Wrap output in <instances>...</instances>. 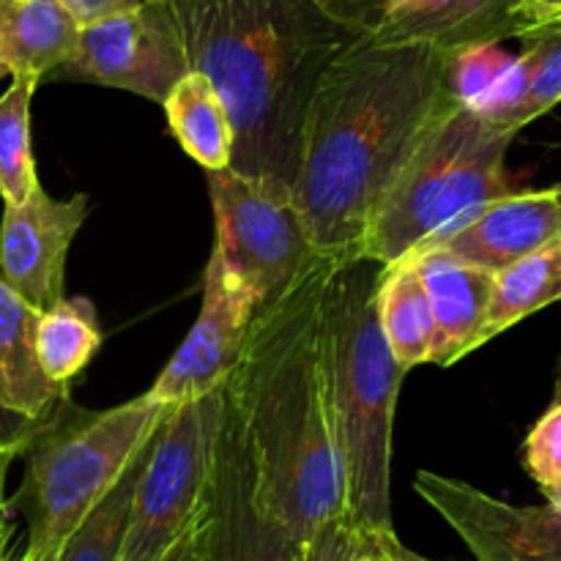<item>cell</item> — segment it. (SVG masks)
<instances>
[{
  "instance_id": "cell-1",
  "label": "cell",
  "mask_w": 561,
  "mask_h": 561,
  "mask_svg": "<svg viewBox=\"0 0 561 561\" xmlns=\"http://www.w3.org/2000/svg\"><path fill=\"white\" fill-rule=\"evenodd\" d=\"M449 55L425 42L351 44L316 88L290 192L312 247L362 255L370 219L411 153L453 107Z\"/></svg>"
},
{
  "instance_id": "cell-2",
  "label": "cell",
  "mask_w": 561,
  "mask_h": 561,
  "mask_svg": "<svg viewBox=\"0 0 561 561\" xmlns=\"http://www.w3.org/2000/svg\"><path fill=\"white\" fill-rule=\"evenodd\" d=\"M334 261L318 257L277 299L257 307L225 381V405L268 513L307 548L345 515L318 359V310Z\"/></svg>"
},
{
  "instance_id": "cell-3",
  "label": "cell",
  "mask_w": 561,
  "mask_h": 561,
  "mask_svg": "<svg viewBox=\"0 0 561 561\" xmlns=\"http://www.w3.org/2000/svg\"><path fill=\"white\" fill-rule=\"evenodd\" d=\"M190 71L233 124L230 170L294 186L307 110L323 71L359 42L316 0H168Z\"/></svg>"
},
{
  "instance_id": "cell-4",
  "label": "cell",
  "mask_w": 561,
  "mask_h": 561,
  "mask_svg": "<svg viewBox=\"0 0 561 561\" xmlns=\"http://www.w3.org/2000/svg\"><path fill=\"white\" fill-rule=\"evenodd\" d=\"M383 266L334 261L318 310V359L343 480L345 518L362 535H392V427L405 370L378 321Z\"/></svg>"
},
{
  "instance_id": "cell-5",
  "label": "cell",
  "mask_w": 561,
  "mask_h": 561,
  "mask_svg": "<svg viewBox=\"0 0 561 561\" xmlns=\"http://www.w3.org/2000/svg\"><path fill=\"white\" fill-rule=\"evenodd\" d=\"M173 405L151 394L88 411L66 400L22 449L25 480L9 507L25 518V561L55 557L66 537L121 480Z\"/></svg>"
},
{
  "instance_id": "cell-6",
  "label": "cell",
  "mask_w": 561,
  "mask_h": 561,
  "mask_svg": "<svg viewBox=\"0 0 561 561\" xmlns=\"http://www.w3.org/2000/svg\"><path fill=\"white\" fill-rule=\"evenodd\" d=\"M513 140V131L488 124L474 110H449L387 190L362 255L392 266L460 214L513 195L504 168Z\"/></svg>"
},
{
  "instance_id": "cell-7",
  "label": "cell",
  "mask_w": 561,
  "mask_h": 561,
  "mask_svg": "<svg viewBox=\"0 0 561 561\" xmlns=\"http://www.w3.org/2000/svg\"><path fill=\"white\" fill-rule=\"evenodd\" d=\"M225 387L173 405L153 436L135 485L129 529L118 561H159L206 510Z\"/></svg>"
},
{
  "instance_id": "cell-8",
  "label": "cell",
  "mask_w": 561,
  "mask_h": 561,
  "mask_svg": "<svg viewBox=\"0 0 561 561\" xmlns=\"http://www.w3.org/2000/svg\"><path fill=\"white\" fill-rule=\"evenodd\" d=\"M206 175L217 225L214 250L250 290L255 305L263 307L321 257L312 247L294 192L277 181L230 168Z\"/></svg>"
},
{
  "instance_id": "cell-9",
  "label": "cell",
  "mask_w": 561,
  "mask_h": 561,
  "mask_svg": "<svg viewBox=\"0 0 561 561\" xmlns=\"http://www.w3.org/2000/svg\"><path fill=\"white\" fill-rule=\"evenodd\" d=\"M184 75L190 60L168 0H142L82 27L75 55L49 80L118 88L162 104Z\"/></svg>"
},
{
  "instance_id": "cell-10",
  "label": "cell",
  "mask_w": 561,
  "mask_h": 561,
  "mask_svg": "<svg viewBox=\"0 0 561 561\" xmlns=\"http://www.w3.org/2000/svg\"><path fill=\"white\" fill-rule=\"evenodd\" d=\"M305 546L268 513L252 477L244 442L225 405L206 499L201 561H301Z\"/></svg>"
},
{
  "instance_id": "cell-11",
  "label": "cell",
  "mask_w": 561,
  "mask_h": 561,
  "mask_svg": "<svg viewBox=\"0 0 561 561\" xmlns=\"http://www.w3.org/2000/svg\"><path fill=\"white\" fill-rule=\"evenodd\" d=\"M255 312L257 305L250 290L225 266L222 255L211 250L203 274V305L195 327L159 373L148 394L164 405H181L222 389L239 359Z\"/></svg>"
},
{
  "instance_id": "cell-12",
  "label": "cell",
  "mask_w": 561,
  "mask_h": 561,
  "mask_svg": "<svg viewBox=\"0 0 561 561\" xmlns=\"http://www.w3.org/2000/svg\"><path fill=\"white\" fill-rule=\"evenodd\" d=\"M414 488L480 561H561V515L548 504L518 507L433 471Z\"/></svg>"
},
{
  "instance_id": "cell-13",
  "label": "cell",
  "mask_w": 561,
  "mask_h": 561,
  "mask_svg": "<svg viewBox=\"0 0 561 561\" xmlns=\"http://www.w3.org/2000/svg\"><path fill=\"white\" fill-rule=\"evenodd\" d=\"M557 239H561L557 192H513L460 214L409 255H444L496 274Z\"/></svg>"
},
{
  "instance_id": "cell-14",
  "label": "cell",
  "mask_w": 561,
  "mask_h": 561,
  "mask_svg": "<svg viewBox=\"0 0 561 561\" xmlns=\"http://www.w3.org/2000/svg\"><path fill=\"white\" fill-rule=\"evenodd\" d=\"M88 217V195L55 201L38 186L22 206H3L0 279L36 312L64 299L66 255Z\"/></svg>"
},
{
  "instance_id": "cell-15",
  "label": "cell",
  "mask_w": 561,
  "mask_h": 561,
  "mask_svg": "<svg viewBox=\"0 0 561 561\" xmlns=\"http://www.w3.org/2000/svg\"><path fill=\"white\" fill-rule=\"evenodd\" d=\"M526 0H400L373 42H425L444 53L518 36Z\"/></svg>"
},
{
  "instance_id": "cell-16",
  "label": "cell",
  "mask_w": 561,
  "mask_h": 561,
  "mask_svg": "<svg viewBox=\"0 0 561 561\" xmlns=\"http://www.w3.org/2000/svg\"><path fill=\"white\" fill-rule=\"evenodd\" d=\"M403 261L416 266L436 312L438 332H442L436 365L449 367L482 348L488 343L485 321L493 274L444 255H409Z\"/></svg>"
},
{
  "instance_id": "cell-17",
  "label": "cell",
  "mask_w": 561,
  "mask_h": 561,
  "mask_svg": "<svg viewBox=\"0 0 561 561\" xmlns=\"http://www.w3.org/2000/svg\"><path fill=\"white\" fill-rule=\"evenodd\" d=\"M38 316L0 279V405L31 425H44L71 400L69 387L49 381L38 365Z\"/></svg>"
},
{
  "instance_id": "cell-18",
  "label": "cell",
  "mask_w": 561,
  "mask_h": 561,
  "mask_svg": "<svg viewBox=\"0 0 561 561\" xmlns=\"http://www.w3.org/2000/svg\"><path fill=\"white\" fill-rule=\"evenodd\" d=\"M80 31L60 0H0V58L11 77L49 80L75 55Z\"/></svg>"
},
{
  "instance_id": "cell-19",
  "label": "cell",
  "mask_w": 561,
  "mask_h": 561,
  "mask_svg": "<svg viewBox=\"0 0 561 561\" xmlns=\"http://www.w3.org/2000/svg\"><path fill=\"white\" fill-rule=\"evenodd\" d=\"M378 321L394 359L405 373L420 365H436L442 332L425 283L411 261L383 266L378 283Z\"/></svg>"
},
{
  "instance_id": "cell-20",
  "label": "cell",
  "mask_w": 561,
  "mask_h": 561,
  "mask_svg": "<svg viewBox=\"0 0 561 561\" xmlns=\"http://www.w3.org/2000/svg\"><path fill=\"white\" fill-rule=\"evenodd\" d=\"M162 107L173 137L206 173L230 168L236 142L233 124L219 93L201 71L181 77Z\"/></svg>"
},
{
  "instance_id": "cell-21",
  "label": "cell",
  "mask_w": 561,
  "mask_h": 561,
  "mask_svg": "<svg viewBox=\"0 0 561 561\" xmlns=\"http://www.w3.org/2000/svg\"><path fill=\"white\" fill-rule=\"evenodd\" d=\"M561 301V239L493 274L485 340Z\"/></svg>"
},
{
  "instance_id": "cell-22",
  "label": "cell",
  "mask_w": 561,
  "mask_h": 561,
  "mask_svg": "<svg viewBox=\"0 0 561 561\" xmlns=\"http://www.w3.org/2000/svg\"><path fill=\"white\" fill-rule=\"evenodd\" d=\"M102 345L96 310L88 299H60L38 316L36 356L44 376L53 383L69 387L71 378L85 370Z\"/></svg>"
},
{
  "instance_id": "cell-23",
  "label": "cell",
  "mask_w": 561,
  "mask_h": 561,
  "mask_svg": "<svg viewBox=\"0 0 561 561\" xmlns=\"http://www.w3.org/2000/svg\"><path fill=\"white\" fill-rule=\"evenodd\" d=\"M168 420V416H164ZM157 436V433H153ZM151 442L137 453L129 469L121 474V480L99 499L96 507L77 524L64 540V546L55 553V561H118L121 548H124L126 529H129L131 515V499H135L137 477H140L142 466H146L148 453H151Z\"/></svg>"
},
{
  "instance_id": "cell-24",
  "label": "cell",
  "mask_w": 561,
  "mask_h": 561,
  "mask_svg": "<svg viewBox=\"0 0 561 561\" xmlns=\"http://www.w3.org/2000/svg\"><path fill=\"white\" fill-rule=\"evenodd\" d=\"M42 85L31 77H11L0 96V197L3 206H22L38 190L31 148V104Z\"/></svg>"
},
{
  "instance_id": "cell-25",
  "label": "cell",
  "mask_w": 561,
  "mask_h": 561,
  "mask_svg": "<svg viewBox=\"0 0 561 561\" xmlns=\"http://www.w3.org/2000/svg\"><path fill=\"white\" fill-rule=\"evenodd\" d=\"M524 42V55L529 60L526 91L502 121V129L513 131V135H518L526 124L546 115L561 102V27L526 33Z\"/></svg>"
},
{
  "instance_id": "cell-26",
  "label": "cell",
  "mask_w": 561,
  "mask_h": 561,
  "mask_svg": "<svg viewBox=\"0 0 561 561\" xmlns=\"http://www.w3.org/2000/svg\"><path fill=\"white\" fill-rule=\"evenodd\" d=\"M515 55H510L499 44H477V47H466L449 55L447 82L455 102L466 110L480 107L499 85V80L507 75Z\"/></svg>"
},
{
  "instance_id": "cell-27",
  "label": "cell",
  "mask_w": 561,
  "mask_h": 561,
  "mask_svg": "<svg viewBox=\"0 0 561 561\" xmlns=\"http://www.w3.org/2000/svg\"><path fill=\"white\" fill-rule=\"evenodd\" d=\"M524 469L540 491L561 482V403L551 405L526 436Z\"/></svg>"
},
{
  "instance_id": "cell-28",
  "label": "cell",
  "mask_w": 561,
  "mask_h": 561,
  "mask_svg": "<svg viewBox=\"0 0 561 561\" xmlns=\"http://www.w3.org/2000/svg\"><path fill=\"white\" fill-rule=\"evenodd\" d=\"M362 546H365V535L345 515H340L316 531V537L307 542L301 561H359Z\"/></svg>"
},
{
  "instance_id": "cell-29",
  "label": "cell",
  "mask_w": 561,
  "mask_h": 561,
  "mask_svg": "<svg viewBox=\"0 0 561 561\" xmlns=\"http://www.w3.org/2000/svg\"><path fill=\"white\" fill-rule=\"evenodd\" d=\"M398 3L400 0H316L318 9L327 11L332 20L354 31L356 36L376 33Z\"/></svg>"
},
{
  "instance_id": "cell-30",
  "label": "cell",
  "mask_w": 561,
  "mask_h": 561,
  "mask_svg": "<svg viewBox=\"0 0 561 561\" xmlns=\"http://www.w3.org/2000/svg\"><path fill=\"white\" fill-rule=\"evenodd\" d=\"M60 3L69 9V14L80 22V27L93 25V22H102L107 16L121 14L126 9H135L142 0H60Z\"/></svg>"
},
{
  "instance_id": "cell-31",
  "label": "cell",
  "mask_w": 561,
  "mask_h": 561,
  "mask_svg": "<svg viewBox=\"0 0 561 561\" xmlns=\"http://www.w3.org/2000/svg\"><path fill=\"white\" fill-rule=\"evenodd\" d=\"M561 16V0H526L518 11L520 31L518 38H524L526 33H535L540 27H548L551 22H557Z\"/></svg>"
},
{
  "instance_id": "cell-32",
  "label": "cell",
  "mask_w": 561,
  "mask_h": 561,
  "mask_svg": "<svg viewBox=\"0 0 561 561\" xmlns=\"http://www.w3.org/2000/svg\"><path fill=\"white\" fill-rule=\"evenodd\" d=\"M203 537H206V510L201 513V518L162 553L159 561H201L203 557Z\"/></svg>"
},
{
  "instance_id": "cell-33",
  "label": "cell",
  "mask_w": 561,
  "mask_h": 561,
  "mask_svg": "<svg viewBox=\"0 0 561 561\" xmlns=\"http://www.w3.org/2000/svg\"><path fill=\"white\" fill-rule=\"evenodd\" d=\"M36 427L38 425H31V422L20 420V416L9 414V411L0 405V453H11L20 458L22 449H25V444L31 442Z\"/></svg>"
},
{
  "instance_id": "cell-34",
  "label": "cell",
  "mask_w": 561,
  "mask_h": 561,
  "mask_svg": "<svg viewBox=\"0 0 561 561\" xmlns=\"http://www.w3.org/2000/svg\"><path fill=\"white\" fill-rule=\"evenodd\" d=\"M14 520H11V510H0V561H25V557L14 553Z\"/></svg>"
},
{
  "instance_id": "cell-35",
  "label": "cell",
  "mask_w": 561,
  "mask_h": 561,
  "mask_svg": "<svg viewBox=\"0 0 561 561\" xmlns=\"http://www.w3.org/2000/svg\"><path fill=\"white\" fill-rule=\"evenodd\" d=\"M383 548H387L389 559H392V561H431V559L420 557V553H414L411 548H405L403 542L398 540V535L383 537Z\"/></svg>"
},
{
  "instance_id": "cell-36",
  "label": "cell",
  "mask_w": 561,
  "mask_h": 561,
  "mask_svg": "<svg viewBox=\"0 0 561 561\" xmlns=\"http://www.w3.org/2000/svg\"><path fill=\"white\" fill-rule=\"evenodd\" d=\"M392 535H394V531H392ZM383 537H387V535H381V537L365 535V546H362L359 561H392V559H389L387 548H383Z\"/></svg>"
},
{
  "instance_id": "cell-37",
  "label": "cell",
  "mask_w": 561,
  "mask_h": 561,
  "mask_svg": "<svg viewBox=\"0 0 561 561\" xmlns=\"http://www.w3.org/2000/svg\"><path fill=\"white\" fill-rule=\"evenodd\" d=\"M16 455L11 453H0V510H11L9 499H5V477H9L11 463H14Z\"/></svg>"
},
{
  "instance_id": "cell-38",
  "label": "cell",
  "mask_w": 561,
  "mask_h": 561,
  "mask_svg": "<svg viewBox=\"0 0 561 561\" xmlns=\"http://www.w3.org/2000/svg\"><path fill=\"white\" fill-rule=\"evenodd\" d=\"M546 499H548V507L553 510V513H559L561 515V482H557V485H551V488H546Z\"/></svg>"
},
{
  "instance_id": "cell-39",
  "label": "cell",
  "mask_w": 561,
  "mask_h": 561,
  "mask_svg": "<svg viewBox=\"0 0 561 561\" xmlns=\"http://www.w3.org/2000/svg\"><path fill=\"white\" fill-rule=\"evenodd\" d=\"M9 75V69H5V64H3V58H0V80H3V77Z\"/></svg>"
},
{
  "instance_id": "cell-40",
  "label": "cell",
  "mask_w": 561,
  "mask_h": 561,
  "mask_svg": "<svg viewBox=\"0 0 561 561\" xmlns=\"http://www.w3.org/2000/svg\"><path fill=\"white\" fill-rule=\"evenodd\" d=\"M551 190H553V192H557V197H559V201H561V184H557V186H551Z\"/></svg>"
},
{
  "instance_id": "cell-41",
  "label": "cell",
  "mask_w": 561,
  "mask_h": 561,
  "mask_svg": "<svg viewBox=\"0 0 561 561\" xmlns=\"http://www.w3.org/2000/svg\"><path fill=\"white\" fill-rule=\"evenodd\" d=\"M548 27H561V16H559L557 22H551V25H548ZM540 31H542V27H540Z\"/></svg>"
},
{
  "instance_id": "cell-42",
  "label": "cell",
  "mask_w": 561,
  "mask_h": 561,
  "mask_svg": "<svg viewBox=\"0 0 561 561\" xmlns=\"http://www.w3.org/2000/svg\"><path fill=\"white\" fill-rule=\"evenodd\" d=\"M42 561H55V557H47V559H42Z\"/></svg>"
}]
</instances>
